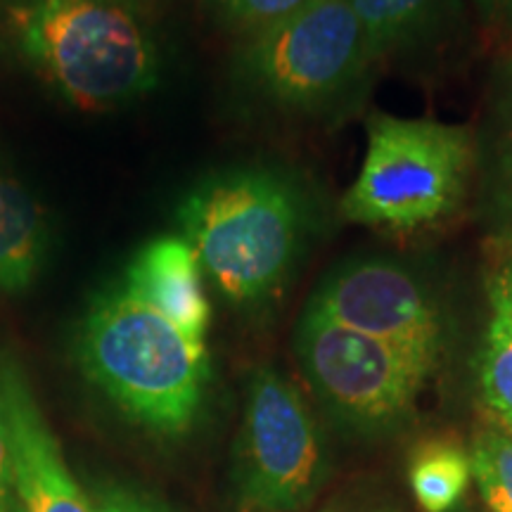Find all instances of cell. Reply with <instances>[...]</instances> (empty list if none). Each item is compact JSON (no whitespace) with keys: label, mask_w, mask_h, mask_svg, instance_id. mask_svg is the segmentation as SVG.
Returning a JSON list of instances; mask_svg holds the SVG:
<instances>
[{"label":"cell","mask_w":512,"mask_h":512,"mask_svg":"<svg viewBox=\"0 0 512 512\" xmlns=\"http://www.w3.org/2000/svg\"><path fill=\"white\" fill-rule=\"evenodd\" d=\"M86 380L117 411L159 439L195 425L209 382V351L124 287L95 294L76 335Z\"/></svg>","instance_id":"1"},{"label":"cell","mask_w":512,"mask_h":512,"mask_svg":"<svg viewBox=\"0 0 512 512\" xmlns=\"http://www.w3.org/2000/svg\"><path fill=\"white\" fill-rule=\"evenodd\" d=\"M309 200L273 169L209 176L183 197L178 226L202 271L233 304L271 299L290 278L309 228Z\"/></svg>","instance_id":"2"},{"label":"cell","mask_w":512,"mask_h":512,"mask_svg":"<svg viewBox=\"0 0 512 512\" xmlns=\"http://www.w3.org/2000/svg\"><path fill=\"white\" fill-rule=\"evenodd\" d=\"M19 34L38 72L81 110H110L157 86V46L124 0H34Z\"/></svg>","instance_id":"3"},{"label":"cell","mask_w":512,"mask_h":512,"mask_svg":"<svg viewBox=\"0 0 512 512\" xmlns=\"http://www.w3.org/2000/svg\"><path fill=\"white\" fill-rule=\"evenodd\" d=\"M475 164L467 128L377 112L368 119L366 157L342 197V214L396 233L434 226L463 204Z\"/></svg>","instance_id":"4"},{"label":"cell","mask_w":512,"mask_h":512,"mask_svg":"<svg viewBox=\"0 0 512 512\" xmlns=\"http://www.w3.org/2000/svg\"><path fill=\"white\" fill-rule=\"evenodd\" d=\"M294 354L332 420L361 434L392 432L411 420L437 370L392 344L344 328L313 306L299 318Z\"/></svg>","instance_id":"5"},{"label":"cell","mask_w":512,"mask_h":512,"mask_svg":"<svg viewBox=\"0 0 512 512\" xmlns=\"http://www.w3.org/2000/svg\"><path fill=\"white\" fill-rule=\"evenodd\" d=\"M373 64L349 0H316L252 34L240 72L275 105L320 112L361 88Z\"/></svg>","instance_id":"6"},{"label":"cell","mask_w":512,"mask_h":512,"mask_svg":"<svg viewBox=\"0 0 512 512\" xmlns=\"http://www.w3.org/2000/svg\"><path fill=\"white\" fill-rule=\"evenodd\" d=\"M328 475V446L304 396L275 368H256L233 448L240 510L297 512L318 496Z\"/></svg>","instance_id":"7"},{"label":"cell","mask_w":512,"mask_h":512,"mask_svg":"<svg viewBox=\"0 0 512 512\" xmlns=\"http://www.w3.org/2000/svg\"><path fill=\"white\" fill-rule=\"evenodd\" d=\"M309 306L361 335L406 351L439 368L444 354V316L437 297L411 268L375 256L330 271Z\"/></svg>","instance_id":"8"},{"label":"cell","mask_w":512,"mask_h":512,"mask_svg":"<svg viewBox=\"0 0 512 512\" xmlns=\"http://www.w3.org/2000/svg\"><path fill=\"white\" fill-rule=\"evenodd\" d=\"M0 413L8 430L22 512H95L64 460L17 361L0 358Z\"/></svg>","instance_id":"9"},{"label":"cell","mask_w":512,"mask_h":512,"mask_svg":"<svg viewBox=\"0 0 512 512\" xmlns=\"http://www.w3.org/2000/svg\"><path fill=\"white\" fill-rule=\"evenodd\" d=\"M202 275L200 261L183 235H162L133 256L121 287L157 309L195 342H204L211 304Z\"/></svg>","instance_id":"10"},{"label":"cell","mask_w":512,"mask_h":512,"mask_svg":"<svg viewBox=\"0 0 512 512\" xmlns=\"http://www.w3.org/2000/svg\"><path fill=\"white\" fill-rule=\"evenodd\" d=\"M477 150L479 207L486 240L498 254L512 252V64L496 81L494 98L482 128Z\"/></svg>","instance_id":"11"},{"label":"cell","mask_w":512,"mask_h":512,"mask_svg":"<svg viewBox=\"0 0 512 512\" xmlns=\"http://www.w3.org/2000/svg\"><path fill=\"white\" fill-rule=\"evenodd\" d=\"M48 254V221L27 188L0 166V292H24Z\"/></svg>","instance_id":"12"},{"label":"cell","mask_w":512,"mask_h":512,"mask_svg":"<svg viewBox=\"0 0 512 512\" xmlns=\"http://www.w3.org/2000/svg\"><path fill=\"white\" fill-rule=\"evenodd\" d=\"M489 318L479 351V392L498 425L512 432V252L486 278Z\"/></svg>","instance_id":"13"},{"label":"cell","mask_w":512,"mask_h":512,"mask_svg":"<svg viewBox=\"0 0 512 512\" xmlns=\"http://www.w3.org/2000/svg\"><path fill=\"white\" fill-rule=\"evenodd\" d=\"M373 62L418 50L453 19L456 0H349Z\"/></svg>","instance_id":"14"},{"label":"cell","mask_w":512,"mask_h":512,"mask_svg":"<svg viewBox=\"0 0 512 512\" xmlns=\"http://www.w3.org/2000/svg\"><path fill=\"white\" fill-rule=\"evenodd\" d=\"M408 479L425 512L456 510L472 479L470 451L451 439H430L413 451Z\"/></svg>","instance_id":"15"},{"label":"cell","mask_w":512,"mask_h":512,"mask_svg":"<svg viewBox=\"0 0 512 512\" xmlns=\"http://www.w3.org/2000/svg\"><path fill=\"white\" fill-rule=\"evenodd\" d=\"M472 477L491 512H512V432L482 427L470 448Z\"/></svg>","instance_id":"16"},{"label":"cell","mask_w":512,"mask_h":512,"mask_svg":"<svg viewBox=\"0 0 512 512\" xmlns=\"http://www.w3.org/2000/svg\"><path fill=\"white\" fill-rule=\"evenodd\" d=\"M311 3L316 0H223V12L230 24L256 34Z\"/></svg>","instance_id":"17"},{"label":"cell","mask_w":512,"mask_h":512,"mask_svg":"<svg viewBox=\"0 0 512 512\" xmlns=\"http://www.w3.org/2000/svg\"><path fill=\"white\" fill-rule=\"evenodd\" d=\"M95 512H174L157 498L121 484H105L93 496Z\"/></svg>","instance_id":"18"},{"label":"cell","mask_w":512,"mask_h":512,"mask_svg":"<svg viewBox=\"0 0 512 512\" xmlns=\"http://www.w3.org/2000/svg\"><path fill=\"white\" fill-rule=\"evenodd\" d=\"M0 512H22L17 494L15 463H12L8 430H5L3 413H0Z\"/></svg>","instance_id":"19"},{"label":"cell","mask_w":512,"mask_h":512,"mask_svg":"<svg viewBox=\"0 0 512 512\" xmlns=\"http://www.w3.org/2000/svg\"><path fill=\"white\" fill-rule=\"evenodd\" d=\"M475 3L489 22L512 27V0H475Z\"/></svg>","instance_id":"20"}]
</instances>
